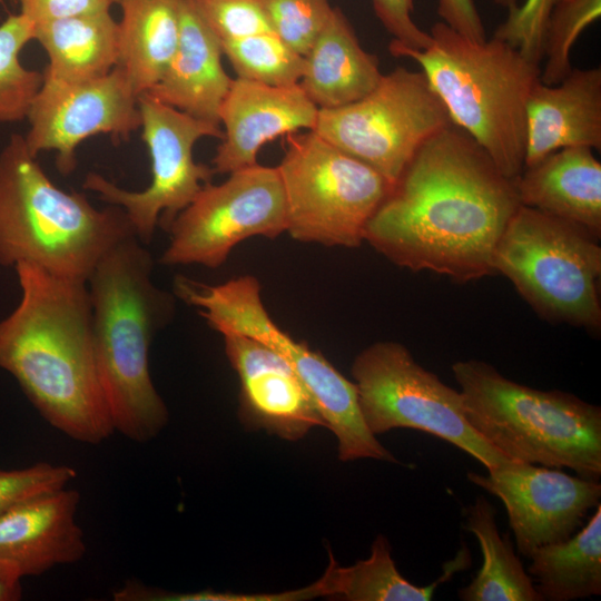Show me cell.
<instances>
[{
    "mask_svg": "<svg viewBox=\"0 0 601 601\" xmlns=\"http://www.w3.org/2000/svg\"><path fill=\"white\" fill-rule=\"evenodd\" d=\"M442 22L459 33L477 41L486 39L485 29L474 0H437Z\"/></svg>",
    "mask_w": 601,
    "mask_h": 601,
    "instance_id": "cell-37",
    "label": "cell"
},
{
    "mask_svg": "<svg viewBox=\"0 0 601 601\" xmlns=\"http://www.w3.org/2000/svg\"><path fill=\"white\" fill-rule=\"evenodd\" d=\"M33 40L49 62L43 77L80 82L109 73L119 59V23L110 10L33 26Z\"/></svg>",
    "mask_w": 601,
    "mask_h": 601,
    "instance_id": "cell-23",
    "label": "cell"
},
{
    "mask_svg": "<svg viewBox=\"0 0 601 601\" xmlns=\"http://www.w3.org/2000/svg\"><path fill=\"white\" fill-rule=\"evenodd\" d=\"M24 140L13 134L0 150V265L27 263L87 282L98 263L135 236L117 206L95 207L78 191L57 187Z\"/></svg>",
    "mask_w": 601,
    "mask_h": 601,
    "instance_id": "cell-5",
    "label": "cell"
},
{
    "mask_svg": "<svg viewBox=\"0 0 601 601\" xmlns=\"http://www.w3.org/2000/svg\"><path fill=\"white\" fill-rule=\"evenodd\" d=\"M174 285V294L194 306L210 328L219 334L236 333L253 338L292 366L311 395L325 427L336 436L341 461H393V454L363 420L355 383L272 319L255 276L242 275L215 285L177 277Z\"/></svg>",
    "mask_w": 601,
    "mask_h": 601,
    "instance_id": "cell-7",
    "label": "cell"
},
{
    "mask_svg": "<svg viewBox=\"0 0 601 601\" xmlns=\"http://www.w3.org/2000/svg\"><path fill=\"white\" fill-rule=\"evenodd\" d=\"M181 0H119L118 65L139 97L165 73L178 45Z\"/></svg>",
    "mask_w": 601,
    "mask_h": 601,
    "instance_id": "cell-24",
    "label": "cell"
},
{
    "mask_svg": "<svg viewBox=\"0 0 601 601\" xmlns=\"http://www.w3.org/2000/svg\"><path fill=\"white\" fill-rule=\"evenodd\" d=\"M73 467L47 462L17 470H0V514L29 499L68 486Z\"/></svg>",
    "mask_w": 601,
    "mask_h": 601,
    "instance_id": "cell-33",
    "label": "cell"
},
{
    "mask_svg": "<svg viewBox=\"0 0 601 601\" xmlns=\"http://www.w3.org/2000/svg\"><path fill=\"white\" fill-rule=\"evenodd\" d=\"M467 479L503 502L518 551L526 558L572 536L600 504L599 481L556 467L509 461L487 475L469 472Z\"/></svg>",
    "mask_w": 601,
    "mask_h": 601,
    "instance_id": "cell-15",
    "label": "cell"
},
{
    "mask_svg": "<svg viewBox=\"0 0 601 601\" xmlns=\"http://www.w3.org/2000/svg\"><path fill=\"white\" fill-rule=\"evenodd\" d=\"M598 240L579 225L520 205L497 240L493 269L541 318L599 335Z\"/></svg>",
    "mask_w": 601,
    "mask_h": 601,
    "instance_id": "cell-8",
    "label": "cell"
},
{
    "mask_svg": "<svg viewBox=\"0 0 601 601\" xmlns=\"http://www.w3.org/2000/svg\"><path fill=\"white\" fill-rule=\"evenodd\" d=\"M21 598V580L0 565V601H16Z\"/></svg>",
    "mask_w": 601,
    "mask_h": 601,
    "instance_id": "cell-38",
    "label": "cell"
},
{
    "mask_svg": "<svg viewBox=\"0 0 601 601\" xmlns=\"http://www.w3.org/2000/svg\"><path fill=\"white\" fill-rule=\"evenodd\" d=\"M519 206L514 179L451 124L415 152L364 242L398 267L465 284L495 274V246Z\"/></svg>",
    "mask_w": 601,
    "mask_h": 601,
    "instance_id": "cell-1",
    "label": "cell"
},
{
    "mask_svg": "<svg viewBox=\"0 0 601 601\" xmlns=\"http://www.w3.org/2000/svg\"><path fill=\"white\" fill-rule=\"evenodd\" d=\"M136 236L117 244L87 279L96 366L115 432L145 443L167 425V406L150 375L156 334L175 313L174 294L152 279L154 258Z\"/></svg>",
    "mask_w": 601,
    "mask_h": 601,
    "instance_id": "cell-3",
    "label": "cell"
},
{
    "mask_svg": "<svg viewBox=\"0 0 601 601\" xmlns=\"http://www.w3.org/2000/svg\"><path fill=\"white\" fill-rule=\"evenodd\" d=\"M274 33L305 56L327 23L328 0H259Z\"/></svg>",
    "mask_w": 601,
    "mask_h": 601,
    "instance_id": "cell-31",
    "label": "cell"
},
{
    "mask_svg": "<svg viewBox=\"0 0 601 601\" xmlns=\"http://www.w3.org/2000/svg\"><path fill=\"white\" fill-rule=\"evenodd\" d=\"M220 47L237 78L274 87L299 83L304 56L273 31L223 42Z\"/></svg>",
    "mask_w": 601,
    "mask_h": 601,
    "instance_id": "cell-29",
    "label": "cell"
},
{
    "mask_svg": "<svg viewBox=\"0 0 601 601\" xmlns=\"http://www.w3.org/2000/svg\"><path fill=\"white\" fill-rule=\"evenodd\" d=\"M277 166L287 214L298 242L355 248L392 184L313 130L286 136Z\"/></svg>",
    "mask_w": 601,
    "mask_h": 601,
    "instance_id": "cell-9",
    "label": "cell"
},
{
    "mask_svg": "<svg viewBox=\"0 0 601 601\" xmlns=\"http://www.w3.org/2000/svg\"><path fill=\"white\" fill-rule=\"evenodd\" d=\"M520 205L601 237V164L593 149L569 147L523 168L514 179Z\"/></svg>",
    "mask_w": 601,
    "mask_h": 601,
    "instance_id": "cell-21",
    "label": "cell"
},
{
    "mask_svg": "<svg viewBox=\"0 0 601 601\" xmlns=\"http://www.w3.org/2000/svg\"><path fill=\"white\" fill-rule=\"evenodd\" d=\"M26 119L30 152L37 157L55 151L56 167L63 176L76 169L77 148L83 140L100 134L127 140L141 126L138 96L119 67L80 82L43 77Z\"/></svg>",
    "mask_w": 601,
    "mask_h": 601,
    "instance_id": "cell-14",
    "label": "cell"
},
{
    "mask_svg": "<svg viewBox=\"0 0 601 601\" xmlns=\"http://www.w3.org/2000/svg\"><path fill=\"white\" fill-rule=\"evenodd\" d=\"M601 16V0H560L551 10L542 41L540 81L556 85L571 71L570 52L589 24Z\"/></svg>",
    "mask_w": 601,
    "mask_h": 601,
    "instance_id": "cell-30",
    "label": "cell"
},
{
    "mask_svg": "<svg viewBox=\"0 0 601 601\" xmlns=\"http://www.w3.org/2000/svg\"><path fill=\"white\" fill-rule=\"evenodd\" d=\"M218 39L190 0L180 1V33L161 79L147 95L195 118L219 125L218 111L231 83Z\"/></svg>",
    "mask_w": 601,
    "mask_h": 601,
    "instance_id": "cell-20",
    "label": "cell"
},
{
    "mask_svg": "<svg viewBox=\"0 0 601 601\" xmlns=\"http://www.w3.org/2000/svg\"><path fill=\"white\" fill-rule=\"evenodd\" d=\"M464 515V529L477 539L483 563L470 584L459 591L460 600L542 601L514 552L510 534H500L494 506L484 496H479L465 509Z\"/></svg>",
    "mask_w": 601,
    "mask_h": 601,
    "instance_id": "cell-27",
    "label": "cell"
},
{
    "mask_svg": "<svg viewBox=\"0 0 601 601\" xmlns=\"http://www.w3.org/2000/svg\"><path fill=\"white\" fill-rule=\"evenodd\" d=\"M451 124L424 72L396 67L361 99L318 109L313 131L393 185L420 147Z\"/></svg>",
    "mask_w": 601,
    "mask_h": 601,
    "instance_id": "cell-11",
    "label": "cell"
},
{
    "mask_svg": "<svg viewBox=\"0 0 601 601\" xmlns=\"http://www.w3.org/2000/svg\"><path fill=\"white\" fill-rule=\"evenodd\" d=\"M318 108L299 83L274 87L235 78L218 111L224 136L211 160L215 174L257 162L269 141L302 129L314 130Z\"/></svg>",
    "mask_w": 601,
    "mask_h": 601,
    "instance_id": "cell-17",
    "label": "cell"
},
{
    "mask_svg": "<svg viewBox=\"0 0 601 601\" xmlns=\"http://www.w3.org/2000/svg\"><path fill=\"white\" fill-rule=\"evenodd\" d=\"M3 0H0V3L2 2Z\"/></svg>",
    "mask_w": 601,
    "mask_h": 601,
    "instance_id": "cell-40",
    "label": "cell"
},
{
    "mask_svg": "<svg viewBox=\"0 0 601 601\" xmlns=\"http://www.w3.org/2000/svg\"><path fill=\"white\" fill-rule=\"evenodd\" d=\"M428 33L423 49L392 40L388 50L421 66L451 122L466 131L504 176L515 179L524 168L526 102L540 80V63L494 36L472 40L442 21Z\"/></svg>",
    "mask_w": 601,
    "mask_h": 601,
    "instance_id": "cell-4",
    "label": "cell"
},
{
    "mask_svg": "<svg viewBox=\"0 0 601 601\" xmlns=\"http://www.w3.org/2000/svg\"><path fill=\"white\" fill-rule=\"evenodd\" d=\"M78 491L61 489L21 502L0 514V565L16 578L40 575L86 554L76 515Z\"/></svg>",
    "mask_w": 601,
    "mask_h": 601,
    "instance_id": "cell-18",
    "label": "cell"
},
{
    "mask_svg": "<svg viewBox=\"0 0 601 601\" xmlns=\"http://www.w3.org/2000/svg\"><path fill=\"white\" fill-rule=\"evenodd\" d=\"M304 60L299 86L318 109L337 108L361 99L383 76L377 57L362 48L337 7H333Z\"/></svg>",
    "mask_w": 601,
    "mask_h": 601,
    "instance_id": "cell-22",
    "label": "cell"
},
{
    "mask_svg": "<svg viewBox=\"0 0 601 601\" xmlns=\"http://www.w3.org/2000/svg\"><path fill=\"white\" fill-rule=\"evenodd\" d=\"M374 12L393 41L408 49L420 50L430 42V33L413 20V0H371Z\"/></svg>",
    "mask_w": 601,
    "mask_h": 601,
    "instance_id": "cell-35",
    "label": "cell"
},
{
    "mask_svg": "<svg viewBox=\"0 0 601 601\" xmlns=\"http://www.w3.org/2000/svg\"><path fill=\"white\" fill-rule=\"evenodd\" d=\"M220 335L239 378L238 412L246 426L289 441L325 426L304 384L280 355L253 338L236 333Z\"/></svg>",
    "mask_w": 601,
    "mask_h": 601,
    "instance_id": "cell-16",
    "label": "cell"
},
{
    "mask_svg": "<svg viewBox=\"0 0 601 601\" xmlns=\"http://www.w3.org/2000/svg\"><path fill=\"white\" fill-rule=\"evenodd\" d=\"M33 40V26L21 13L0 23V125L22 121L43 81V72L20 61L24 46Z\"/></svg>",
    "mask_w": 601,
    "mask_h": 601,
    "instance_id": "cell-28",
    "label": "cell"
},
{
    "mask_svg": "<svg viewBox=\"0 0 601 601\" xmlns=\"http://www.w3.org/2000/svg\"><path fill=\"white\" fill-rule=\"evenodd\" d=\"M329 565L316 581L319 597H343L349 601H430L437 587L470 564L465 545L444 565L441 577L428 585H415L397 570L387 539L380 534L371 546L367 559L343 568L329 554Z\"/></svg>",
    "mask_w": 601,
    "mask_h": 601,
    "instance_id": "cell-25",
    "label": "cell"
},
{
    "mask_svg": "<svg viewBox=\"0 0 601 601\" xmlns=\"http://www.w3.org/2000/svg\"><path fill=\"white\" fill-rule=\"evenodd\" d=\"M528 573L543 600L571 601L601 594V504L565 541L536 549Z\"/></svg>",
    "mask_w": 601,
    "mask_h": 601,
    "instance_id": "cell-26",
    "label": "cell"
},
{
    "mask_svg": "<svg viewBox=\"0 0 601 601\" xmlns=\"http://www.w3.org/2000/svg\"><path fill=\"white\" fill-rule=\"evenodd\" d=\"M111 2H112L114 4H117V3L119 2V0H111Z\"/></svg>",
    "mask_w": 601,
    "mask_h": 601,
    "instance_id": "cell-39",
    "label": "cell"
},
{
    "mask_svg": "<svg viewBox=\"0 0 601 601\" xmlns=\"http://www.w3.org/2000/svg\"><path fill=\"white\" fill-rule=\"evenodd\" d=\"M569 147L601 149V68H572L556 85L540 80L525 110L524 168Z\"/></svg>",
    "mask_w": 601,
    "mask_h": 601,
    "instance_id": "cell-19",
    "label": "cell"
},
{
    "mask_svg": "<svg viewBox=\"0 0 601 601\" xmlns=\"http://www.w3.org/2000/svg\"><path fill=\"white\" fill-rule=\"evenodd\" d=\"M190 1L219 43L273 31L259 0Z\"/></svg>",
    "mask_w": 601,
    "mask_h": 601,
    "instance_id": "cell-32",
    "label": "cell"
},
{
    "mask_svg": "<svg viewBox=\"0 0 601 601\" xmlns=\"http://www.w3.org/2000/svg\"><path fill=\"white\" fill-rule=\"evenodd\" d=\"M32 26L92 12L107 11L111 0H17Z\"/></svg>",
    "mask_w": 601,
    "mask_h": 601,
    "instance_id": "cell-36",
    "label": "cell"
},
{
    "mask_svg": "<svg viewBox=\"0 0 601 601\" xmlns=\"http://www.w3.org/2000/svg\"><path fill=\"white\" fill-rule=\"evenodd\" d=\"M20 300L0 321V370L66 436L97 445L114 433L99 382L87 282L21 263Z\"/></svg>",
    "mask_w": 601,
    "mask_h": 601,
    "instance_id": "cell-2",
    "label": "cell"
},
{
    "mask_svg": "<svg viewBox=\"0 0 601 601\" xmlns=\"http://www.w3.org/2000/svg\"><path fill=\"white\" fill-rule=\"evenodd\" d=\"M560 0H525L516 6L514 0H503L509 7L508 18L494 37L519 49L530 60L541 63L542 41L548 17Z\"/></svg>",
    "mask_w": 601,
    "mask_h": 601,
    "instance_id": "cell-34",
    "label": "cell"
},
{
    "mask_svg": "<svg viewBox=\"0 0 601 601\" xmlns=\"http://www.w3.org/2000/svg\"><path fill=\"white\" fill-rule=\"evenodd\" d=\"M358 403L367 428L426 432L461 449L487 471L511 461L470 424L463 396L425 370L402 343L382 341L359 352L352 365Z\"/></svg>",
    "mask_w": 601,
    "mask_h": 601,
    "instance_id": "cell-10",
    "label": "cell"
},
{
    "mask_svg": "<svg viewBox=\"0 0 601 601\" xmlns=\"http://www.w3.org/2000/svg\"><path fill=\"white\" fill-rule=\"evenodd\" d=\"M452 372L470 424L509 460L600 480V406L570 392L522 385L479 359L455 362Z\"/></svg>",
    "mask_w": 601,
    "mask_h": 601,
    "instance_id": "cell-6",
    "label": "cell"
},
{
    "mask_svg": "<svg viewBox=\"0 0 601 601\" xmlns=\"http://www.w3.org/2000/svg\"><path fill=\"white\" fill-rule=\"evenodd\" d=\"M287 229L286 203L276 167L256 164L206 183L167 227L165 266L220 267L239 243L275 239Z\"/></svg>",
    "mask_w": 601,
    "mask_h": 601,
    "instance_id": "cell-13",
    "label": "cell"
},
{
    "mask_svg": "<svg viewBox=\"0 0 601 601\" xmlns=\"http://www.w3.org/2000/svg\"><path fill=\"white\" fill-rule=\"evenodd\" d=\"M141 137L151 160V180L142 190L117 186L98 173H89L83 188L100 200L120 207L135 236L145 245L160 225L167 229L173 219L196 197L215 171L194 159V148L205 137L221 139L220 125L195 118L150 95L138 97Z\"/></svg>",
    "mask_w": 601,
    "mask_h": 601,
    "instance_id": "cell-12",
    "label": "cell"
}]
</instances>
